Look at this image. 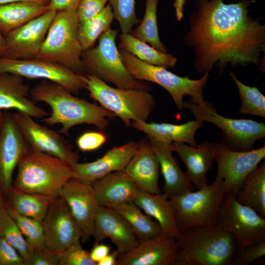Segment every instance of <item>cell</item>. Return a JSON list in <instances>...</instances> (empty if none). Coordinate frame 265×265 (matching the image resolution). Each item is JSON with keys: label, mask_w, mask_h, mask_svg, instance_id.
<instances>
[{"label": "cell", "mask_w": 265, "mask_h": 265, "mask_svg": "<svg viewBox=\"0 0 265 265\" xmlns=\"http://www.w3.org/2000/svg\"><path fill=\"white\" fill-rule=\"evenodd\" d=\"M255 2L195 0L184 36L193 53L195 71L210 73L216 67L220 76L228 64L234 70L254 64L265 73V25L250 14Z\"/></svg>", "instance_id": "6da1fadb"}, {"label": "cell", "mask_w": 265, "mask_h": 265, "mask_svg": "<svg viewBox=\"0 0 265 265\" xmlns=\"http://www.w3.org/2000/svg\"><path fill=\"white\" fill-rule=\"evenodd\" d=\"M35 102L47 104L51 112L43 122L51 126L60 124V133L67 134L74 127L83 124L94 125L104 131L115 115L101 106L79 98L61 85L43 80L30 89Z\"/></svg>", "instance_id": "7a4b0ae2"}, {"label": "cell", "mask_w": 265, "mask_h": 265, "mask_svg": "<svg viewBox=\"0 0 265 265\" xmlns=\"http://www.w3.org/2000/svg\"><path fill=\"white\" fill-rule=\"evenodd\" d=\"M17 168L13 187L54 198L59 196L65 184L76 177L72 166L67 162L30 146Z\"/></svg>", "instance_id": "3957f363"}, {"label": "cell", "mask_w": 265, "mask_h": 265, "mask_svg": "<svg viewBox=\"0 0 265 265\" xmlns=\"http://www.w3.org/2000/svg\"><path fill=\"white\" fill-rule=\"evenodd\" d=\"M176 241L173 265H230L238 250L231 235L217 226L190 229Z\"/></svg>", "instance_id": "277c9868"}, {"label": "cell", "mask_w": 265, "mask_h": 265, "mask_svg": "<svg viewBox=\"0 0 265 265\" xmlns=\"http://www.w3.org/2000/svg\"><path fill=\"white\" fill-rule=\"evenodd\" d=\"M79 23L77 9L56 12L37 58L86 75L81 58L83 50L78 36Z\"/></svg>", "instance_id": "5b68a950"}, {"label": "cell", "mask_w": 265, "mask_h": 265, "mask_svg": "<svg viewBox=\"0 0 265 265\" xmlns=\"http://www.w3.org/2000/svg\"><path fill=\"white\" fill-rule=\"evenodd\" d=\"M85 77L86 89L90 98L127 126L133 121H147L156 106L149 91L114 88L93 75L88 74Z\"/></svg>", "instance_id": "8992f818"}, {"label": "cell", "mask_w": 265, "mask_h": 265, "mask_svg": "<svg viewBox=\"0 0 265 265\" xmlns=\"http://www.w3.org/2000/svg\"><path fill=\"white\" fill-rule=\"evenodd\" d=\"M120 53L132 78L140 81L153 82L163 87L169 93L179 110L185 109L183 99L186 95L190 96V100L195 104H201L205 101L203 92L209 73H204L199 79L192 80L188 76H178L164 67L147 63L124 50L121 49Z\"/></svg>", "instance_id": "52a82bcc"}, {"label": "cell", "mask_w": 265, "mask_h": 265, "mask_svg": "<svg viewBox=\"0 0 265 265\" xmlns=\"http://www.w3.org/2000/svg\"><path fill=\"white\" fill-rule=\"evenodd\" d=\"M118 32L109 27L100 36L96 47L83 51L81 58L86 74L118 88L151 90V86L134 79L126 69L116 44Z\"/></svg>", "instance_id": "ba28073f"}, {"label": "cell", "mask_w": 265, "mask_h": 265, "mask_svg": "<svg viewBox=\"0 0 265 265\" xmlns=\"http://www.w3.org/2000/svg\"><path fill=\"white\" fill-rule=\"evenodd\" d=\"M225 195L223 181L215 178L212 184L196 191L169 196L182 234L196 227L216 226L218 212Z\"/></svg>", "instance_id": "9c48e42d"}, {"label": "cell", "mask_w": 265, "mask_h": 265, "mask_svg": "<svg viewBox=\"0 0 265 265\" xmlns=\"http://www.w3.org/2000/svg\"><path fill=\"white\" fill-rule=\"evenodd\" d=\"M196 120L211 123L219 128L223 133V142L230 149L246 151L254 149L255 142L265 136V125L248 119H232L219 114L214 106L205 101L201 104L190 100L184 102Z\"/></svg>", "instance_id": "30bf717a"}, {"label": "cell", "mask_w": 265, "mask_h": 265, "mask_svg": "<svg viewBox=\"0 0 265 265\" xmlns=\"http://www.w3.org/2000/svg\"><path fill=\"white\" fill-rule=\"evenodd\" d=\"M216 226L231 235L238 250L265 240V218L239 203L234 195H225L218 212Z\"/></svg>", "instance_id": "8fae6325"}, {"label": "cell", "mask_w": 265, "mask_h": 265, "mask_svg": "<svg viewBox=\"0 0 265 265\" xmlns=\"http://www.w3.org/2000/svg\"><path fill=\"white\" fill-rule=\"evenodd\" d=\"M0 73L49 80L61 85L73 94L79 93L86 86L85 75L37 57L12 59L0 56Z\"/></svg>", "instance_id": "7c38bea8"}, {"label": "cell", "mask_w": 265, "mask_h": 265, "mask_svg": "<svg viewBox=\"0 0 265 265\" xmlns=\"http://www.w3.org/2000/svg\"><path fill=\"white\" fill-rule=\"evenodd\" d=\"M265 158V145L256 149L238 151L228 148L222 140L216 142L214 159L218 166L215 178L223 181L226 194L235 195L246 177Z\"/></svg>", "instance_id": "4fadbf2b"}, {"label": "cell", "mask_w": 265, "mask_h": 265, "mask_svg": "<svg viewBox=\"0 0 265 265\" xmlns=\"http://www.w3.org/2000/svg\"><path fill=\"white\" fill-rule=\"evenodd\" d=\"M15 121L31 148L57 157L72 166L79 162V156L73 146L57 132L37 123L31 116L16 112Z\"/></svg>", "instance_id": "5bb4252c"}, {"label": "cell", "mask_w": 265, "mask_h": 265, "mask_svg": "<svg viewBox=\"0 0 265 265\" xmlns=\"http://www.w3.org/2000/svg\"><path fill=\"white\" fill-rule=\"evenodd\" d=\"M41 224L45 246L54 252L59 253L81 239L82 231L60 196L53 200Z\"/></svg>", "instance_id": "9a60e30c"}, {"label": "cell", "mask_w": 265, "mask_h": 265, "mask_svg": "<svg viewBox=\"0 0 265 265\" xmlns=\"http://www.w3.org/2000/svg\"><path fill=\"white\" fill-rule=\"evenodd\" d=\"M56 12L49 10L5 36L6 47L1 56L12 59L37 57Z\"/></svg>", "instance_id": "2e32d148"}, {"label": "cell", "mask_w": 265, "mask_h": 265, "mask_svg": "<svg viewBox=\"0 0 265 265\" xmlns=\"http://www.w3.org/2000/svg\"><path fill=\"white\" fill-rule=\"evenodd\" d=\"M29 147L19 129L13 114L4 113L0 132V189L7 195L13 184V175Z\"/></svg>", "instance_id": "e0dca14e"}, {"label": "cell", "mask_w": 265, "mask_h": 265, "mask_svg": "<svg viewBox=\"0 0 265 265\" xmlns=\"http://www.w3.org/2000/svg\"><path fill=\"white\" fill-rule=\"evenodd\" d=\"M61 196L67 204L73 217L80 228L85 241L92 236L94 222L99 207L91 185L73 178L63 186Z\"/></svg>", "instance_id": "ac0fdd59"}, {"label": "cell", "mask_w": 265, "mask_h": 265, "mask_svg": "<svg viewBox=\"0 0 265 265\" xmlns=\"http://www.w3.org/2000/svg\"><path fill=\"white\" fill-rule=\"evenodd\" d=\"M92 236L96 243L110 239L120 254L132 249L139 243L125 218L113 208L107 207L99 206Z\"/></svg>", "instance_id": "d6986e66"}, {"label": "cell", "mask_w": 265, "mask_h": 265, "mask_svg": "<svg viewBox=\"0 0 265 265\" xmlns=\"http://www.w3.org/2000/svg\"><path fill=\"white\" fill-rule=\"evenodd\" d=\"M177 256L176 240L161 235L120 254L116 265H173Z\"/></svg>", "instance_id": "ffe728a7"}, {"label": "cell", "mask_w": 265, "mask_h": 265, "mask_svg": "<svg viewBox=\"0 0 265 265\" xmlns=\"http://www.w3.org/2000/svg\"><path fill=\"white\" fill-rule=\"evenodd\" d=\"M138 147V142L129 141L108 150L101 158L91 162L76 163L72 166L75 179L92 184L111 172L124 171Z\"/></svg>", "instance_id": "44dd1931"}, {"label": "cell", "mask_w": 265, "mask_h": 265, "mask_svg": "<svg viewBox=\"0 0 265 265\" xmlns=\"http://www.w3.org/2000/svg\"><path fill=\"white\" fill-rule=\"evenodd\" d=\"M30 92L22 77L0 73V110L14 109L35 118L48 116L49 113L29 98Z\"/></svg>", "instance_id": "7402d4cb"}, {"label": "cell", "mask_w": 265, "mask_h": 265, "mask_svg": "<svg viewBox=\"0 0 265 265\" xmlns=\"http://www.w3.org/2000/svg\"><path fill=\"white\" fill-rule=\"evenodd\" d=\"M124 171L139 190L151 193H160L159 165L147 137L138 142L137 151Z\"/></svg>", "instance_id": "603a6c76"}, {"label": "cell", "mask_w": 265, "mask_h": 265, "mask_svg": "<svg viewBox=\"0 0 265 265\" xmlns=\"http://www.w3.org/2000/svg\"><path fill=\"white\" fill-rule=\"evenodd\" d=\"M171 144L173 152L178 154L185 164L193 186L198 190L207 186L206 174L213 166L216 142L205 141L196 147L183 142Z\"/></svg>", "instance_id": "cb8c5ba5"}, {"label": "cell", "mask_w": 265, "mask_h": 265, "mask_svg": "<svg viewBox=\"0 0 265 265\" xmlns=\"http://www.w3.org/2000/svg\"><path fill=\"white\" fill-rule=\"evenodd\" d=\"M149 139L163 177V193L169 197L193 191L194 186L188 174L181 170L172 155L173 150L171 143Z\"/></svg>", "instance_id": "d4e9b609"}, {"label": "cell", "mask_w": 265, "mask_h": 265, "mask_svg": "<svg viewBox=\"0 0 265 265\" xmlns=\"http://www.w3.org/2000/svg\"><path fill=\"white\" fill-rule=\"evenodd\" d=\"M91 185L99 206L110 208L133 202L139 190L125 171L111 172L95 181Z\"/></svg>", "instance_id": "484cf974"}, {"label": "cell", "mask_w": 265, "mask_h": 265, "mask_svg": "<svg viewBox=\"0 0 265 265\" xmlns=\"http://www.w3.org/2000/svg\"><path fill=\"white\" fill-rule=\"evenodd\" d=\"M133 202L159 224L163 235L176 240L181 237L182 234L166 194L151 193L139 189Z\"/></svg>", "instance_id": "4316f807"}, {"label": "cell", "mask_w": 265, "mask_h": 265, "mask_svg": "<svg viewBox=\"0 0 265 265\" xmlns=\"http://www.w3.org/2000/svg\"><path fill=\"white\" fill-rule=\"evenodd\" d=\"M203 125V122L197 120L179 125L135 121L131 126L145 133L149 139L170 143L183 142L196 147L195 135Z\"/></svg>", "instance_id": "83f0119b"}, {"label": "cell", "mask_w": 265, "mask_h": 265, "mask_svg": "<svg viewBox=\"0 0 265 265\" xmlns=\"http://www.w3.org/2000/svg\"><path fill=\"white\" fill-rule=\"evenodd\" d=\"M48 10V5L32 2L19 1L0 4V32L5 36Z\"/></svg>", "instance_id": "f1b7e54d"}, {"label": "cell", "mask_w": 265, "mask_h": 265, "mask_svg": "<svg viewBox=\"0 0 265 265\" xmlns=\"http://www.w3.org/2000/svg\"><path fill=\"white\" fill-rule=\"evenodd\" d=\"M235 196L239 203L265 218V161L246 177Z\"/></svg>", "instance_id": "f546056e"}, {"label": "cell", "mask_w": 265, "mask_h": 265, "mask_svg": "<svg viewBox=\"0 0 265 265\" xmlns=\"http://www.w3.org/2000/svg\"><path fill=\"white\" fill-rule=\"evenodd\" d=\"M7 196L9 198L8 204L16 212L41 223L54 198L43 194L25 192L13 186Z\"/></svg>", "instance_id": "4dcf8cb0"}, {"label": "cell", "mask_w": 265, "mask_h": 265, "mask_svg": "<svg viewBox=\"0 0 265 265\" xmlns=\"http://www.w3.org/2000/svg\"><path fill=\"white\" fill-rule=\"evenodd\" d=\"M111 208L125 218L139 242L163 235L159 224L133 202L123 203Z\"/></svg>", "instance_id": "1f68e13d"}, {"label": "cell", "mask_w": 265, "mask_h": 265, "mask_svg": "<svg viewBox=\"0 0 265 265\" xmlns=\"http://www.w3.org/2000/svg\"><path fill=\"white\" fill-rule=\"evenodd\" d=\"M119 39L120 49L130 53L149 64L167 68L174 67L177 62V59L171 54L155 49L131 33H122Z\"/></svg>", "instance_id": "d6a6232c"}, {"label": "cell", "mask_w": 265, "mask_h": 265, "mask_svg": "<svg viewBox=\"0 0 265 265\" xmlns=\"http://www.w3.org/2000/svg\"><path fill=\"white\" fill-rule=\"evenodd\" d=\"M114 18L112 9L109 3L96 16L80 22L78 36L83 51L91 48L101 34L110 27Z\"/></svg>", "instance_id": "836d02e7"}, {"label": "cell", "mask_w": 265, "mask_h": 265, "mask_svg": "<svg viewBox=\"0 0 265 265\" xmlns=\"http://www.w3.org/2000/svg\"><path fill=\"white\" fill-rule=\"evenodd\" d=\"M159 0H146L144 17L139 25L132 34L145 43H149L155 49L167 53L166 46L161 42L157 24V8Z\"/></svg>", "instance_id": "e575fe53"}, {"label": "cell", "mask_w": 265, "mask_h": 265, "mask_svg": "<svg viewBox=\"0 0 265 265\" xmlns=\"http://www.w3.org/2000/svg\"><path fill=\"white\" fill-rule=\"evenodd\" d=\"M0 237L18 252L25 262L29 259L33 248L24 238L15 221L8 212L5 204L0 207Z\"/></svg>", "instance_id": "d590c367"}, {"label": "cell", "mask_w": 265, "mask_h": 265, "mask_svg": "<svg viewBox=\"0 0 265 265\" xmlns=\"http://www.w3.org/2000/svg\"><path fill=\"white\" fill-rule=\"evenodd\" d=\"M230 76L238 88L241 105L238 112L241 115H250L265 118V97L257 86H250L241 82L233 72Z\"/></svg>", "instance_id": "8d00e7d4"}, {"label": "cell", "mask_w": 265, "mask_h": 265, "mask_svg": "<svg viewBox=\"0 0 265 265\" xmlns=\"http://www.w3.org/2000/svg\"><path fill=\"white\" fill-rule=\"evenodd\" d=\"M5 207L15 221L27 242L33 248L45 246V237L41 223L16 212L7 203Z\"/></svg>", "instance_id": "74e56055"}, {"label": "cell", "mask_w": 265, "mask_h": 265, "mask_svg": "<svg viewBox=\"0 0 265 265\" xmlns=\"http://www.w3.org/2000/svg\"><path fill=\"white\" fill-rule=\"evenodd\" d=\"M114 18L119 24L122 33H131L139 22L135 12V0H108Z\"/></svg>", "instance_id": "f35d334b"}, {"label": "cell", "mask_w": 265, "mask_h": 265, "mask_svg": "<svg viewBox=\"0 0 265 265\" xmlns=\"http://www.w3.org/2000/svg\"><path fill=\"white\" fill-rule=\"evenodd\" d=\"M58 265H96L89 252L82 247L80 240L58 253Z\"/></svg>", "instance_id": "ab89813d"}, {"label": "cell", "mask_w": 265, "mask_h": 265, "mask_svg": "<svg viewBox=\"0 0 265 265\" xmlns=\"http://www.w3.org/2000/svg\"><path fill=\"white\" fill-rule=\"evenodd\" d=\"M265 255V240L238 249L230 265H249Z\"/></svg>", "instance_id": "60d3db41"}, {"label": "cell", "mask_w": 265, "mask_h": 265, "mask_svg": "<svg viewBox=\"0 0 265 265\" xmlns=\"http://www.w3.org/2000/svg\"><path fill=\"white\" fill-rule=\"evenodd\" d=\"M106 141V136L103 132L89 131L82 133L78 138L76 144L80 151L90 152L99 149Z\"/></svg>", "instance_id": "b9f144b4"}, {"label": "cell", "mask_w": 265, "mask_h": 265, "mask_svg": "<svg viewBox=\"0 0 265 265\" xmlns=\"http://www.w3.org/2000/svg\"><path fill=\"white\" fill-rule=\"evenodd\" d=\"M108 0H81L77 9L80 22L90 19L100 13Z\"/></svg>", "instance_id": "7bdbcfd3"}, {"label": "cell", "mask_w": 265, "mask_h": 265, "mask_svg": "<svg viewBox=\"0 0 265 265\" xmlns=\"http://www.w3.org/2000/svg\"><path fill=\"white\" fill-rule=\"evenodd\" d=\"M25 265H58V253L45 246L39 249H33Z\"/></svg>", "instance_id": "ee69618b"}, {"label": "cell", "mask_w": 265, "mask_h": 265, "mask_svg": "<svg viewBox=\"0 0 265 265\" xmlns=\"http://www.w3.org/2000/svg\"><path fill=\"white\" fill-rule=\"evenodd\" d=\"M0 265H25V261L18 252L0 237Z\"/></svg>", "instance_id": "f6af8a7d"}, {"label": "cell", "mask_w": 265, "mask_h": 265, "mask_svg": "<svg viewBox=\"0 0 265 265\" xmlns=\"http://www.w3.org/2000/svg\"><path fill=\"white\" fill-rule=\"evenodd\" d=\"M81 0H49V10L56 12L70 9H78Z\"/></svg>", "instance_id": "bcb514c9"}, {"label": "cell", "mask_w": 265, "mask_h": 265, "mask_svg": "<svg viewBox=\"0 0 265 265\" xmlns=\"http://www.w3.org/2000/svg\"><path fill=\"white\" fill-rule=\"evenodd\" d=\"M111 251V248L109 246L99 243H95L93 248L89 252L91 260L97 264L108 255Z\"/></svg>", "instance_id": "7dc6e473"}, {"label": "cell", "mask_w": 265, "mask_h": 265, "mask_svg": "<svg viewBox=\"0 0 265 265\" xmlns=\"http://www.w3.org/2000/svg\"><path fill=\"white\" fill-rule=\"evenodd\" d=\"M119 254L120 253L117 250L110 252L100 261L97 265H116L117 259Z\"/></svg>", "instance_id": "c3c4849f"}, {"label": "cell", "mask_w": 265, "mask_h": 265, "mask_svg": "<svg viewBox=\"0 0 265 265\" xmlns=\"http://www.w3.org/2000/svg\"><path fill=\"white\" fill-rule=\"evenodd\" d=\"M186 0H175L174 7L175 10L176 17L178 22H180L184 17V6Z\"/></svg>", "instance_id": "681fc988"}, {"label": "cell", "mask_w": 265, "mask_h": 265, "mask_svg": "<svg viewBox=\"0 0 265 265\" xmlns=\"http://www.w3.org/2000/svg\"><path fill=\"white\" fill-rule=\"evenodd\" d=\"M19 1L32 2L48 5L49 0H0V4Z\"/></svg>", "instance_id": "f907efd6"}, {"label": "cell", "mask_w": 265, "mask_h": 265, "mask_svg": "<svg viewBox=\"0 0 265 265\" xmlns=\"http://www.w3.org/2000/svg\"><path fill=\"white\" fill-rule=\"evenodd\" d=\"M6 47L5 37L0 32V56L4 53Z\"/></svg>", "instance_id": "816d5d0a"}, {"label": "cell", "mask_w": 265, "mask_h": 265, "mask_svg": "<svg viewBox=\"0 0 265 265\" xmlns=\"http://www.w3.org/2000/svg\"><path fill=\"white\" fill-rule=\"evenodd\" d=\"M4 118V113L0 110V132L3 124Z\"/></svg>", "instance_id": "f5cc1de1"}, {"label": "cell", "mask_w": 265, "mask_h": 265, "mask_svg": "<svg viewBox=\"0 0 265 265\" xmlns=\"http://www.w3.org/2000/svg\"><path fill=\"white\" fill-rule=\"evenodd\" d=\"M3 193H2L1 190L0 189V207L4 205V202H3V198H2V195Z\"/></svg>", "instance_id": "db71d44e"}]
</instances>
